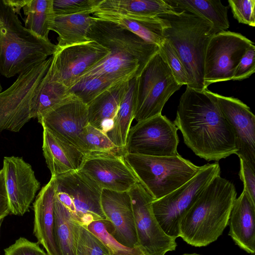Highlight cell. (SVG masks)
I'll list each match as a JSON object with an SVG mask.
<instances>
[{
	"instance_id": "obj_37",
	"label": "cell",
	"mask_w": 255,
	"mask_h": 255,
	"mask_svg": "<svg viewBox=\"0 0 255 255\" xmlns=\"http://www.w3.org/2000/svg\"><path fill=\"white\" fill-rule=\"evenodd\" d=\"M159 52L170 69L173 77L180 85H187L188 77L185 69L174 49L165 39L159 46Z\"/></svg>"
},
{
	"instance_id": "obj_29",
	"label": "cell",
	"mask_w": 255,
	"mask_h": 255,
	"mask_svg": "<svg viewBox=\"0 0 255 255\" xmlns=\"http://www.w3.org/2000/svg\"><path fill=\"white\" fill-rule=\"evenodd\" d=\"M54 234L60 255H75L78 222L55 196Z\"/></svg>"
},
{
	"instance_id": "obj_1",
	"label": "cell",
	"mask_w": 255,
	"mask_h": 255,
	"mask_svg": "<svg viewBox=\"0 0 255 255\" xmlns=\"http://www.w3.org/2000/svg\"><path fill=\"white\" fill-rule=\"evenodd\" d=\"M173 124L185 144L201 158L219 161L237 153L233 130L208 89L198 91L186 87Z\"/></svg>"
},
{
	"instance_id": "obj_7",
	"label": "cell",
	"mask_w": 255,
	"mask_h": 255,
	"mask_svg": "<svg viewBox=\"0 0 255 255\" xmlns=\"http://www.w3.org/2000/svg\"><path fill=\"white\" fill-rule=\"evenodd\" d=\"M218 162L202 165L185 184L166 196L152 202L154 216L164 232L174 238L179 237L181 220L199 196L218 175Z\"/></svg>"
},
{
	"instance_id": "obj_28",
	"label": "cell",
	"mask_w": 255,
	"mask_h": 255,
	"mask_svg": "<svg viewBox=\"0 0 255 255\" xmlns=\"http://www.w3.org/2000/svg\"><path fill=\"white\" fill-rule=\"evenodd\" d=\"M71 95L69 88L55 80L48 69L32 99L31 119H38Z\"/></svg>"
},
{
	"instance_id": "obj_14",
	"label": "cell",
	"mask_w": 255,
	"mask_h": 255,
	"mask_svg": "<svg viewBox=\"0 0 255 255\" xmlns=\"http://www.w3.org/2000/svg\"><path fill=\"white\" fill-rule=\"evenodd\" d=\"M110 52L108 49L93 40L65 47H57L51 56L49 69L55 80L70 88Z\"/></svg>"
},
{
	"instance_id": "obj_5",
	"label": "cell",
	"mask_w": 255,
	"mask_h": 255,
	"mask_svg": "<svg viewBox=\"0 0 255 255\" xmlns=\"http://www.w3.org/2000/svg\"><path fill=\"white\" fill-rule=\"evenodd\" d=\"M124 157L139 182L154 200L166 196L185 184L201 167L179 154L153 156L125 153Z\"/></svg>"
},
{
	"instance_id": "obj_13",
	"label": "cell",
	"mask_w": 255,
	"mask_h": 255,
	"mask_svg": "<svg viewBox=\"0 0 255 255\" xmlns=\"http://www.w3.org/2000/svg\"><path fill=\"white\" fill-rule=\"evenodd\" d=\"M87 37L108 49L137 60L141 69L159 52V47L114 22L96 17Z\"/></svg>"
},
{
	"instance_id": "obj_21",
	"label": "cell",
	"mask_w": 255,
	"mask_h": 255,
	"mask_svg": "<svg viewBox=\"0 0 255 255\" xmlns=\"http://www.w3.org/2000/svg\"><path fill=\"white\" fill-rule=\"evenodd\" d=\"M56 179L51 176L33 203V234L48 255H60L54 234Z\"/></svg>"
},
{
	"instance_id": "obj_18",
	"label": "cell",
	"mask_w": 255,
	"mask_h": 255,
	"mask_svg": "<svg viewBox=\"0 0 255 255\" xmlns=\"http://www.w3.org/2000/svg\"><path fill=\"white\" fill-rule=\"evenodd\" d=\"M101 204L106 220L112 224L111 234L115 239L128 247H140L128 191L103 189Z\"/></svg>"
},
{
	"instance_id": "obj_40",
	"label": "cell",
	"mask_w": 255,
	"mask_h": 255,
	"mask_svg": "<svg viewBox=\"0 0 255 255\" xmlns=\"http://www.w3.org/2000/svg\"><path fill=\"white\" fill-rule=\"evenodd\" d=\"M255 72V46L246 50L238 65L232 80L241 81L250 77Z\"/></svg>"
},
{
	"instance_id": "obj_43",
	"label": "cell",
	"mask_w": 255,
	"mask_h": 255,
	"mask_svg": "<svg viewBox=\"0 0 255 255\" xmlns=\"http://www.w3.org/2000/svg\"><path fill=\"white\" fill-rule=\"evenodd\" d=\"M3 2L10 6L16 14H20V10L28 3L29 0H2Z\"/></svg>"
},
{
	"instance_id": "obj_36",
	"label": "cell",
	"mask_w": 255,
	"mask_h": 255,
	"mask_svg": "<svg viewBox=\"0 0 255 255\" xmlns=\"http://www.w3.org/2000/svg\"><path fill=\"white\" fill-rule=\"evenodd\" d=\"M102 0H53L55 15L89 14L96 11Z\"/></svg>"
},
{
	"instance_id": "obj_4",
	"label": "cell",
	"mask_w": 255,
	"mask_h": 255,
	"mask_svg": "<svg viewBox=\"0 0 255 255\" xmlns=\"http://www.w3.org/2000/svg\"><path fill=\"white\" fill-rule=\"evenodd\" d=\"M3 25L0 27V73L6 78L19 75L47 59L57 49L21 23L17 14L0 0Z\"/></svg>"
},
{
	"instance_id": "obj_8",
	"label": "cell",
	"mask_w": 255,
	"mask_h": 255,
	"mask_svg": "<svg viewBox=\"0 0 255 255\" xmlns=\"http://www.w3.org/2000/svg\"><path fill=\"white\" fill-rule=\"evenodd\" d=\"M52 56L19 74L12 84L0 93V131L18 132L31 119V104L46 74Z\"/></svg>"
},
{
	"instance_id": "obj_47",
	"label": "cell",
	"mask_w": 255,
	"mask_h": 255,
	"mask_svg": "<svg viewBox=\"0 0 255 255\" xmlns=\"http://www.w3.org/2000/svg\"></svg>"
},
{
	"instance_id": "obj_30",
	"label": "cell",
	"mask_w": 255,
	"mask_h": 255,
	"mask_svg": "<svg viewBox=\"0 0 255 255\" xmlns=\"http://www.w3.org/2000/svg\"><path fill=\"white\" fill-rule=\"evenodd\" d=\"M53 4V0H29L22 8L26 15L24 27L45 40H49L55 17Z\"/></svg>"
},
{
	"instance_id": "obj_33",
	"label": "cell",
	"mask_w": 255,
	"mask_h": 255,
	"mask_svg": "<svg viewBox=\"0 0 255 255\" xmlns=\"http://www.w3.org/2000/svg\"><path fill=\"white\" fill-rule=\"evenodd\" d=\"M85 227L101 241L110 255H146L140 247H128L117 241L111 234L112 224L107 220L93 221Z\"/></svg>"
},
{
	"instance_id": "obj_42",
	"label": "cell",
	"mask_w": 255,
	"mask_h": 255,
	"mask_svg": "<svg viewBox=\"0 0 255 255\" xmlns=\"http://www.w3.org/2000/svg\"><path fill=\"white\" fill-rule=\"evenodd\" d=\"M10 213L2 169H0V219Z\"/></svg>"
},
{
	"instance_id": "obj_34",
	"label": "cell",
	"mask_w": 255,
	"mask_h": 255,
	"mask_svg": "<svg viewBox=\"0 0 255 255\" xmlns=\"http://www.w3.org/2000/svg\"><path fill=\"white\" fill-rule=\"evenodd\" d=\"M119 81H120L101 76L81 78L69 88V91L71 95L87 105L99 95Z\"/></svg>"
},
{
	"instance_id": "obj_35",
	"label": "cell",
	"mask_w": 255,
	"mask_h": 255,
	"mask_svg": "<svg viewBox=\"0 0 255 255\" xmlns=\"http://www.w3.org/2000/svg\"><path fill=\"white\" fill-rule=\"evenodd\" d=\"M75 255H110L101 241L85 226L78 223Z\"/></svg>"
},
{
	"instance_id": "obj_41",
	"label": "cell",
	"mask_w": 255,
	"mask_h": 255,
	"mask_svg": "<svg viewBox=\"0 0 255 255\" xmlns=\"http://www.w3.org/2000/svg\"><path fill=\"white\" fill-rule=\"evenodd\" d=\"M240 170L239 176L244 184V190L255 203V170L246 162L240 158Z\"/></svg>"
},
{
	"instance_id": "obj_22",
	"label": "cell",
	"mask_w": 255,
	"mask_h": 255,
	"mask_svg": "<svg viewBox=\"0 0 255 255\" xmlns=\"http://www.w3.org/2000/svg\"><path fill=\"white\" fill-rule=\"evenodd\" d=\"M42 150L51 176L79 169L85 155L66 139L43 127Z\"/></svg>"
},
{
	"instance_id": "obj_38",
	"label": "cell",
	"mask_w": 255,
	"mask_h": 255,
	"mask_svg": "<svg viewBox=\"0 0 255 255\" xmlns=\"http://www.w3.org/2000/svg\"><path fill=\"white\" fill-rule=\"evenodd\" d=\"M234 17L241 23L255 26V0H229Z\"/></svg>"
},
{
	"instance_id": "obj_25",
	"label": "cell",
	"mask_w": 255,
	"mask_h": 255,
	"mask_svg": "<svg viewBox=\"0 0 255 255\" xmlns=\"http://www.w3.org/2000/svg\"><path fill=\"white\" fill-rule=\"evenodd\" d=\"M94 14L96 17L109 20L121 25L158 47L165 39L163 30L167 26V23L158 16H124L98 12H95Z\"/></svg>"
},
{
	"instance_id": "obj_20",
	"label": "cell",
	"mask_w": 255,
	"mask_h": 255,
	"mask_svg": "<svg viewBox=\"0 0 255 255\" xmlns=\"http://www.w3.org/2000/svg\"><path fill=\"white\" fill-rule=\"evenodd\" d=\"M129 81L117 82L87 105L89 124L104 133L120 147H121L116 132V117Z\"/></svg>"
},
{
	"instance_id": "obj_2",
	"label": "cell",
	"mask_w": 255,
	"mask_h": 255,
	"mask_svg": "<svg viewBox=\"0 0 255 255\" xmlns=\"http://www.w3.org/2000/svg\"><path fill=\"white\" fill-rule=\"evenodd\" d=\"M237 192L230 181L217 176L182 217L179 237L194 247L216 241L228 225Z\"/></svg>"
},
{
	"instance_id": "obj_23",
	"label": "cell",
	"mask_w": 255,
	"mask_h": 255,
	"mask_svg": "<svg viewBox=\"0 0 255 255\" xmlns=\"http://www.w3.org/2000/svg\"><path fill=\"white\" fill-rule=\"evenodd\" d=\"M228 225L229 235L241 249L255 252V203L243 190L233 205Z\"/></svg>"
},
{
	"instance_id": "obj_12",
	"label": "cell",
	"mask_w": 255,
	"mask_h": 255,
	"mask_svg": "<svg viewBox=\"0 0 255 255\" xmlns=\"http://www.w3.org/2000/svg\"><path fill=\"white\" fill-rule=\"evenodd\" d=\"M138 243L146 255H165L175 250V238L162 230L153 212L154 199L138 182L128 191Z\"/></svg>"
},
{
	"instance_id": "obj_16",
	"label": "cell",
	"mask_w": 255,
	"mask_h": 255,
	"mask_svg": "<svg viewBox=\"0 0 255 255\" xmlns=\"http://www.w3.org/2000/svg\"><path fill=\"white\" fill-rule=\"evenodd\" d=\"M2 169L10 213L23 216L29 211L40 183L32 166L22 157H4Z\"/></svg>"
},
{
	"instance_id": "obj_26",
	"label": "cell",
	"mask_w": 255,
	"mask_h": 255,
	"mask_svg": "<svg viewBox=\"0 0 255 255\" xmlns=\"http://www.w3.org/2000/svg\"><path fill=\"white\" fill-rule=\"evenodd\" d=\"M89 14L55 15L51 30L58 34V47H65L88 42L89 28L96 19Z\"/></svg>"
},
{
	"instance_id": "obj_45",
	"label": "cell",
	"mask_w": 255,
	"mask_h": 255,
	"mask_svg": "<svg viewBox=\"0 0 255 255\" xmlns=\"http://www.w3.org/2000/svg\"><path fill=\"white\" fill-rule=\"evenodd\" d=\"M182 255H201L196 254V253H192V254H184Z\"/></svg>"
},
{
	"instance_id": "obj_39",
	"label": "cell",
	"mask_w": 255,
	"mask_h": 255,
	"mask_svg": "<svg viewBox=\"0 0 255 255\" xmlns=\"http://www.w3.org/2000/svg\"><path fill=\"white\" fill-rule=\"evenodd\" d=\"M4 251V255H48L38 243L31 242L23 237L16 240Z\"/></svg>"
},
{
	"instance_id": "obj_48",
	"label": "cell",
	"mask_w": 255,
	"mask_h": 255,
	"mask_svg": "<svg viewBox=\"0 0 255 255\" xmlns=\"http://www.w3.org/2000/svg\"></svg>"
},
{
	"instance_id": "obj_44",
	"label": "cell",
	"mask_w": 255,
	"mask_h": 255,
	"mask_svg": "<svg viewBox=\"0 0 255 255\" xmlns=\"http://www.w3.org/2000/svg\"><path fill=\"white\" fill-rule=\"evenodd\" d=\"M3 25V17H2V13L1 12V10L0 8V27L2 26Z\"/></svg>"
},
{
	"instance_id": "obj_31",
	"label": "cell",
	"mask_w": 255,
	"mask_h": 255,
	"mask_svg": "<svg viewBox=\"0 0 255 255\" xmlns=\"http://www.w3.org/2000/svg\"><path fill=\"white\" fill-rule=\"evenodd\" d=\"M78 147L85 155L93 153H125L124 149L117 146L104 133L89 124L79 136Z\"/></svg>"
},
{
	"instance_id": "obj_17",
	"label": "cell",
	"mask_w": 255,
	"mask_h": 255,
	"mask_svg": "<svg viewBox=\"0 0 255 255\" xmlns=\"http://www.w3.org/2000/svg\"><path fill=\"white\" fill-rule=\"evenodd\" d=\"M219 109L235 134L236 154L255 170V116L237 98L212 92Z\"/></svg>"
},
{
	"instance_id": "obj_9",
	"label": "cell",
	"mask_w": 255,
	"mask_h": 255,
	"mask_svg": "<svg viewBox=\"0 0 255 255\" xmlns=\"http://www.w3.org/2000/svg\"><path fill=\"white\" fill-rule=\"evenodd\" d=\"M55 177V195L75 221L87 226L106 220L101 204L102 189L93 180L79 169Z\"/></svg>"
},
{
	"instance_id": "obj_24",
	"label": "cell",
	"mask_w": 255,
	"mask_h": 255,
	"mask_svg": "<svg viewBox=\"0 0 255 255\" xmlns=\"http://www.w3.org/2000/svg\"><path fill=\"white\" fill-rule=\"evenodd\" d=\"M177 12L165 0H102L95 12L155 17Z\"/></svg>"
},
{
	"instance_id": "obj_11",
	"label": "cell",
	"mask_w": 255,
	"mask_h": 255,
	"mask_svg": "<svg viewBox=\"0 0 255 255\" xmlns=\"http://www.w3.org/2000/svg\"><path fill=\"white\" fill-rule=\"evenodd\" d=\"M254 42L240 33L223 31L214 34L206 48L204 59V86L232 80L246 50Z\"/></svg>"
},
{
	"instance_id": "obj_6",
	"label": "cell",
	"mask_w": 255,
	"mask_h": 255,
	"mask_svg": "<svg viewBox=\"0 0 255 255\" xmlns=\"http://www.w3.org/2000/svg\"><path fill=\"white\" fill-rule=\"evenodd\" d=\"M135 77L134 119L137 122L161 114L169 98L182 86L159 52Z\"/></svg>"
},
{
	"instance_id": "obj_3",
	"label": "cell",
	"mask_w": 255,
	"mask_h": 255,
	"mask_svg": "<svg viewBox=\"0 0 255 255\" xmlns=\"http://www.w3.org/2000/svg\"><path fill=\"white\" fill-rule=\"evenodd\" d=\"M167 23L163 36L181 60L188 77L187 87L203 91L204 59L211 37L215 34L212 23L187 11L159 15Z\"/></svg>"
},
{
	"instance_id": "obj_19",
	"label": "cell",
	"mask_w": 255,
	"mask_h": 255,
	"mask_svg": "<svg viewBox=\"0 0 255 255\" xmlns=\"http://www.w3.org/2000/svg\"><path fill=\"white\" fill-rule=\"evenodd\" d=\"M37 120L42 127L78 147L79 136L89 124L87 105L71 95Z\"/></svg>"
},
{
	"instance_id": "obj_32",
	"label": "cell",
	"mask_w": 255,
	"mask_h": 255,
	"mask_svg": "<svg viewBox=\"0 0 255 255\" xmlns=\"http://www.w3.org/2000/svg\"><path fill=\"white\" fill-rule=\"evenodd\" d=\"M135 82L136 77L129 81L128 89L121 100L116 117V132L120 146L124 149L130 125L134 117Z\"/></svg>"
},
{
	"instance_id": "obj_15",
	"label": "cell",
	"mask_w": 255,
	"mask_h": 255,
	"mask_svg": "<svg viewBox=\"0 0 255 255\" xmlns=\"http://www.w3.org/2000/svg\"><path fill=\"white\" fill-rule=\"evenodd\" d=\"M79 170L90 177L102 189L128 191L139 182L124 154H87Z\"/></svg>"
},
{
	"instance_id": "obj_10",
	"label": "cell",
	"mask_w": 255,
	"mask_h": 255,
	"mask_svg": "<svg viewBox=\"0 0 255 255\" xmlns=\"http://www.w3.org/2000/svg\"><path fill=\"white\" fill-rule=\"evenodd\" d=\"M177 128L159 114L137 123L129 128L125 153L153 156L177 155Z\"/></svg>"
},
{
	"instance_id": "obj_27",
	"label": "cell",
	"mask_w": 255,
	"mask_h": 255,
	"mask_svg": "<svg viewBox=\"0 0 255 255\" xmlns=\"http://www.w3.org/2000/svg\"><path fill=\"white\" fill-rule=\"evenodd\" d=\"M176 11H187L209 21L215 34L225 31L230 26L228 7L220 0H165Z\"/></svg>"
},
{
	"instance_id": "obj_46",
	"label": "cell",
	"mask_w": 255,
	"mask_h": 255,
	"mask_svg": "<svg viewBox=\"0 0 255 255\" xmlns=\"http://www.w3.org/2000/svg\"><path fill=\"white\" fill-rule=\"evenodd\" d=\"M4 219H0V227H1V224L3 222V220Z\"/></svg>"
}]
</instances>
